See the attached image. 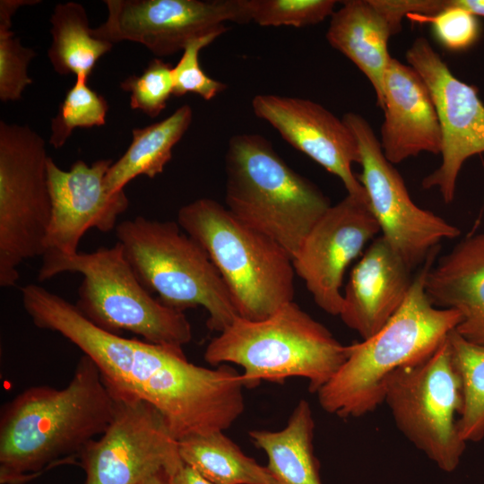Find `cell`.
<instances>
[{"instance_id": "22", "label": "cell", "mask_w": 484, "mask_h": 484, "mask_svg": "<svg viewBox=\"0 0 484 484\" xmlns=\"http://www.w3.org/2000/svg\"><path fill=\"white\" fill-rule=\"evenodd\" d=\"M315 421L309 403L301 400L285 428L251 430L250 438L267 455L266 465L279 484H322L314 452Z\"/></svg>"}, {"instance_id": "11", "label": "cell", "mask_w": 484, "mask_h": 484, "mask_svg": "<svg viewBox=\"0 0 484 484\" xmlns=\"http://www.w3.org/2000/svg\"><path fill=\"white\" fill-rule=\"evenodd\" d=\"M342 120L359 146L362 170L358 177L381 235L413 270L445 239L457 238L460 229L411 199L399 172L384 155L368 122L355 112Z\"/></svg>"}, {"instance_id": "21", "label": "cell", "mask_w": 484, "mask_h": 484, "mask_svg": "<svg viewBox=\"0 0 484 484\" xmlns=\"http://www.w3.org/2000/svg\"><path fill=\"white\" fill-rule=\"evenodd\" d=\"M425 291L435 307L460 313L459 335L484 344V233L468 236L433 263Z\"/></svg>"}, {"instance_id": "13", "label": "cell", "mask_w": 484, "mask_h": 484, "mask_svg": "<svg viewBox=\"0 0 484 484\" xmlns=\"http://www.w3.org/2000/svg\"><path fill=\"white\" fill-rule=\"evenodd\" d=\"M108 17L92 35L112 44L132 41L158 56L184 50L194 39L222 35L226 22L246 23L241 0H105Z\"/></svg>"}, {"instance_id": "15", "label": "cell", "mask_w": 484, "mask_h": 484, "mask_svg": "<svg viewBox=\"0 0 484 484\" xmlns=\"http://www.w3.org/2000/svg\"><path fill=\"white\" fill-rule=\"evenodd\" d=\"M378 233L367 197L349 194L331 205L310 229L292 259L293 267L324 312L340 315L345 271Z\"/></svg>"}, {"instance_id": "3", "label": "cell", "mask_w": 484, "mask_h": 484, "mask_svg": "<svg viewBox=\"0 0 484 484\" xmlns=\"http://www.w3.org/2000/svg\"><path fill=\"white\" fill-rule=\"evenodd\" d=\"M438 248L429 254L389 321L371 337L349 345L345 362L316 393L326 412L347 419L374 411L384 403L389 377L429 357L455 330L460 313L435 307L425 291Z\"/></svg>"}, {"instance_id": "16", "label": "cell", "mask_w": 484, "mask_h": 484, "mask_svg": "<svg viewBox=\"0 0 484 484\" xmlns=\"http://www.w3.org/2000/svg\"><path fill=\"white\" fill-rule=\"evenodd\" d=\"M112 163V160L103 159L89 166L79 160L69 170H64L48 158L47 172L52 212L45 253L76 254L88 229L108 232L117 227L129 201L125 190L110 194L105 188V176Z\"/></svg>"}, {"instance_id": "7", "label": "cell", "mask_w": 484, "mask_h": 484, "mask_svg": "<svg viewBox=\"0 0 484 484\" xmlns=\"http://www.w3.org/2000/svg\"><path fill=\"white\" fill-rule=\"evenodd\" d=\"M42 257L39 281L63 272L82 275L74 305L99 329L119 335L126 331L153 344L181 349L191 341L192 327L184 312L146 290L118 242L91 253H45Z\"/></svg>"}, {"instance_id": "14", "label": "cell", "mask_w": 484, "mask_h": 484, "mask_svg": "<svg viewBox=\"0 0 484 484\" xmlns=\"http://www.w3.org/2000/svg\"><path fill=\"white\" fill-rule=\"evenodd\" d=\"M406 60L426 83L442 131L441 163L421 185L437 188L449 203L465 160L484 152V105L476 89L454 76L426 38L413 41Z\"/></svg>"}, {"instance_id": "8", "label": "cell", "mask_w": 484, "mask_h": 484, "mask_svg": "<svg viewBox=\"0 0 484 484\" xmlns=\"http://www.w3.org/2000/svg\"><path fill=\"white\" fill-rule=\"evenodd\" d=\"M116 236L141 284L163 305L180 312L203 307L207 327L220 333L238 316L208 254L177 222L137 216L117 224Z\"/></svg>"}, {"instance_id": "5", "label": "cell", "mask_w": 484, "mask_h": 484, "mask_svg": "<svg viewBox=\"0 0 484 484\" xmlns=\"http://www.w3.org/2000/svg\"><path fill=\"white\" fill-rule=\"evenodd\" d=\"M227 209L264 233L293 259L310 229L332 205L293 170L259 134L233 135L225 154Z\"/></svg>"}, {"instance_id": "31", "label": "cell", "mask_w": 484, "mask_h": 484, "mask_svg": "<svg viewBox=\"0 0 484 484\" xmlns=\"http://www.w3.org/2000/svg\"><path fill=\"white\" fill-rule=\"evenodd\" d=\"M421 10L445 48L462 50L477 40L480 34L477 16L455 5L453 0H422Z\"/></svg>"}, {"instance_id": "17", "label": "cell", "mask_w": 484, "mask_h": 484, "mask_svg": "<svg viewBox=\"0 0 484 484\" xmlns=\"http://www.w3.org/2000/svg\"><path fill=\"white\" fill-rule=\"evenodd\" d=\"M251 106L288 143L338 177L349 194L367 197L352 171V165L360 161L358 143L342 118L298 97L258 94Z\"/></svg>"}, {"instance_id": "29", "label": "cell", "mask_w": 484, "mask_h": 484, "mask_svg": "<svg viewBox=\"0 0 484 484\" xmlns=\"http://www.w3.org/2000/svg\"><path fill=\"white\" fill-rule=\"evenodd\" d=\"M335 0H241L247 22L260 26L301 28L332 16Z\"/></svg>"}, {"instance_id": "12", "label": "cell", "mask_w": 484, "mask_h": 484, "mask_svg": "<svg viewBox=\"0 0 484 484\" xmlns=\"http://www.w3.org/2000/svg\"><path fill=\"white\" fill-rule=\"evenodd\" d=\"M115 400L108 428L80 455L84 484H140L162 471L172 476L184 462L163 415L143 400Z\"/></svg>"}, {"instance_id": "32", "label": "cell", "mask_w": 484, "mask_h": 484, "mask_svg": "<svg viewBox=\"0 0 484 484\" xmlns=\"http://www.w3.org/2000/svg\"><path fill=\"white\" fill-rule=\"evenodd\" d=\"M220 35L212 34L191 41L183 50L177 64L172 69L173 96L181 97L194 93L205 100H211L227 89L222 82L214 80L202 69L200 51L213 42Z\"/></svg>"}, {"instance_id": "27", "label": "cell", "mask_w": 484, "mask_h": 484, "mask_svg": "<svg viewBox=\"0 0 484 484\" xmlns=\"http://www.w3.org/2000/svg\"><path fill=\"white\" fill-rule=\"evenodd\" d=\"M39 3V0L0 1V99L4 102L20 99L25 88L32 83L28 65L36 52L23 47L11 27L12 18L20 7Z\"/></svg>"}, {"instance_id": "25", "label": "cell", "mask_w": 484, "mask_h": 484, "mask_svg": "<svg viewBox=\"0 0 484 484\" xmlns=\"http://www.w3.org/2000/svg\"><path fill=\"white\" fill-rule=\"evenodd\" d=\"M52 42L48 57L61 75L88 81L98 60L113 44L92 35L85 8L78 3L57 4L50 17Z\"/></svg>"}, {"instance_id": "34", "label": "cell", "mask_w": 484, "mask_h": 484, "mask_svg": "<svg viewBox=\"0 0 484 484\" xmlns=\"http://www.w3.org/2000/svg\"><path fill=\"white\" fill-rule=\"evenodd\" d=\"M453 3L474 15L484 16V0H453Z\"/></svg>"}, {"instance_id": "2", "label": "cell", "mask_w": 484, "mask_h": 484, "mask_svg": "<svg viewBox=\"0 0 484 484\" xmlns=\"http://www.w3.org/2000/svg\"><path fill=\"white\" fill-rule=\"evenodd\" d=\"M115 409L99 368L84 354L64 388H26L1 408L0 483L25 484L56 466L78 463Z\"/></svg>"}, {"instance_id": "19", "label": "cell", "mask_w": 484, "mask_h": 484, "mask_svg": "<svg viewBox=\"0 0 484 484\" xmlns=\"http://www.w3.org/2000/svg\"><path fill=\"white\" fill-rule=\"evenodd\" d=\"M411 271L382 235L374 238L345 286L342 322L362 340L376 333L403 303Z\"/></svg>"}, {"instance_id": "18", "label": "cell", "mask_w": 484, "mask_h": 484, "mask_svg": "<svg viewBox=\"0 0 484 484\" xmlns=\"http://www.w3.org/2000/svg\"><path fill=\"white\" fill-rule=\"evenodd\" d=\"M383 110L379 142L392 164L421 152L440 154L442 131L430 92L411 65L394 57L385 71Z\"/></svg>"}, {"instance_id": "1", "label": "cell", "mask_w": 484, "mask_h": 484, "mask_svg": "<svg viewBox=\"0 0 484 484\" xmlns=\"http://www.w3.org/2000/svg\"><path fill=\"white\" fill-rule=\"evenodd\" d=\"M35 326L58 333L91 358L114 398L145 401L179 441L228 429L245 408L241 375L229 364L191 363L183 349L128 339L92 324L74 304L37 284L22 289Z\"/></svg>"}, {"instance_id": "4", "label": "cell", "mask_w": 484, "mask_h": 484, "mask_svg": "<svg viewBox=\"0 0 484 484\" xmlns=\"http://www.w3.org/2000/svg\"><path fill=\"white\" fill-rule=\"evenodd\" d=\"M349 354L321 323L290 301L265 319L238 316L211 340L204 360L213 366L236 364L243 367L246 388L262 381L283 383L292 376L309 381L316 393L338 371Z\"/></svg>"}, {"instance_id": "26", "label": "cell", "mask_w": 484, "mask_h": 484, "mask_svg": "<svg viewBox=\"0 0 484 484\" xmlns=\"http://www.w3.org/2000/svg\"><path fill=\"white\" fill-rule=\"evenodd\" d=\"M448 342L462 381L458 431L466 444L479 442L484 438V344L471 342L454 330L448 335Z\"/></svg>"}, {"instance_id": "24", "label": "cell", "mask_w": 484, "mask_h": 484, "mask_svg": "<svg viewBox=\"0 0 484 484\" xmlns=\"http://www.w3.org/2000/svg\"><path fill=\"white\" fill-rule=\"evenodd\" d=\"M183 462L212 484H279L267 466L246 455L223 431L178 441Z\"/></svg>"}, {"instance_id": "6", "label": "cell", "mask_w": 484, "mask_h": 484, "mask_svg": "<svg viewBox=\"0 0 484 484\" xmlns=\"http://www.w3.org/2000/svg\"><path fill=\"white\" fill-rule=\"evenodd\" d=\"M180 228L206 251L224 281L238 316L267 318L293 301L291 256L277 242L249 227L227 207L199 198L177 212Z\"/></svg>"}, {"instance_id": "33", "label": "cell", "mask_w": 484, "mask_h": 484, "mask_svg": "<svg viewBox=\"0 0 484 484\" xmlns=\"http://www.w3.org/2000/svg\"><path fill=\"white\" fill-rule=\"evenodd\" d=\"M170 484H212L189 465L183 464L170 478Z\"/></svg>"}, {"instance_id": "35", "label": "cell", "mask_w": 484, "mask_h": 484, "mask_svg": "<svg viewBox=\"0 0 484 484\" xmlns=\"http://www.w3.org/2000/svg\"><path fill=\"white\" fill-rule=\"evenodd\" d=\"M171 475L166 471L160 472L140 484H170Z\"/></svg>"}, {"instance_id": "20", "label": "cell", "mask_w": 484, "mask_h": 484, "mask_svg": "<svg viewBox=\"0 0 484 484\" xmlns=\"http://www.w3.org/2000/svg\"><path fill=\"white\" fill-rule=\"evenodd\" d=\"M389 0H348L334 11L326 31L328 43L346 56L373 86L383 109L385 75L391 59L388 41L399 32L402 17Z\"/></svg>"}, {"instance_id": "30", "label": "cell", "mask_w": 484, "mask_h": 484, "mask_svg": "<svg viewBox=\"0 0 484 484\" xmlns=\"http://www.w3.org/2000/svg\"><path fill=\"white\" fill-rule=\"evenodd\" d=\"M173 66L160 58L149 62L143 72L133 74L120 83V88L130 92V107L141 110L150 117H158L173 95Z\"/></svg>"}, {"instance_id": "9", "label": "cell", "mask_w": 484, "mask_h": 484, "mask_svg": "<svg viewBox=\"0 0 484 484\" xmlns=\"http://www.w3.org/2000/svg\"><path fill=\"white\" fill-rule=\"evenodd\" d=\"M44 139L28 125L0 121V286H14L19 266L43 256L51 220Z\"/></svg>"}, {"instance_id": "28", "label": "cell", "mask_w": 484, "mask_h": 484, "mask_svg": "<svg viewBox=\"0 0 484 484\" xmlns=\"http://www.w3.org/2000/svg\"><path fill=\"white\" fill-rule=\"evenodd\" d=\"M108 104L106 99L87 85V80L76 78L67 91L59 109L51 121L50 145H65L73 129L101 126L106 124Z\"/></svg>"}, {"instance_id": "10", "label": "cell", "mask_w": 484, "mask_h": 484, "mask_svg": "<svg viewBox=\"0 0 484 484\" xmlns=\"http://www.w3.org/2000/svg\"><path fill=\"white\" fill-rule=\"evenodd\" d=\"M384 402L403 436L438 468H457L467 444L457 428L462 389L448 337L429 357L389 377Z\"/></svg>"}, {"instance_id": "23", "label": "cell", "mask_w": 484, "mask_h": 484, "mask_svg": "<svg viewBox=\"0 0 484 484\" xmlns=\"http://www.w3.org/2000/svg\"><path fill=\"white\" fill-rule=\"evenodd\" d=\"M192 119V108L185 104L160 122L134 128L127 150L112 163L105 176L106 190L117 193L138 176L153 178L162 173L171 160L173 147L184 136Z\"/></svg>"}]
</instances>
